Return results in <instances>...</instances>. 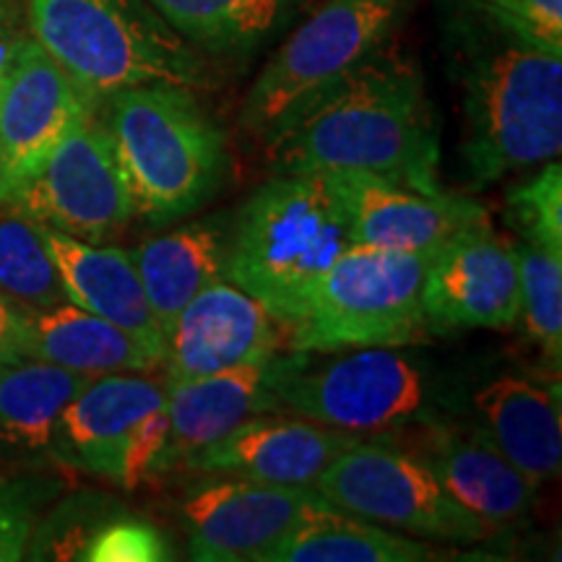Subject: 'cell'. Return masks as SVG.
<instances>
[{"label": "cell", "instance_id": "10", "mask_svg": "<svg viewBox=\"0 0 562 562\" xmlns=\"http://www.w3.org/2000/svg\"><path fill=\"white\" fill-rule=\"evenodd\" d=\"M5 206L83 243H108L136 220L128 180L100 110L11 188Z\"/></svg>", "mask_w": 562, "mask_h": 562}, {"label": "cell", "instance_id": "29", "mask_svg": "<svg viewBox=\"0 0 562 562\" xmlns=\"http://www.w3.org/2000/svg\"><path fill=\"white\" fill-rule=\"evenodd\" d=\"M505 222L526 245L562 258V167L560 159L539 165L529 180L505 193Z\"/></svg>", "mask_w": 562, "mask_h": 562}, {"label": "cell", "instance_id": "8", "mask_svg": "<svg viewBox=\"0 0 562 562\" xmlns=\"http://www.w3.org/2000/svg\"><path fill=\"white\" fill-rule=\"evenodd\" d=\"M438 250H344L286 331L290 351L412 347L430 336L422 286Z\"/></svg>", "mask_w": 562, "mask_h": 562}, {"label": "cell", "instance_id": "19", "mask_svg": "<svg viewBox=\"0 0 562 562\" xmlns=\"http://www.w3.org/2000/svg\"><path fill=\"white\" fill-rule=\"evenodd\" d=\"M42 227V224H40ZM58 266L68 302L115 323L125 334L165 360V331L154 318L133 252L108 243H83L50 227H42Z\"/></svg>", "mask_w": 562, "mask_h": 562}, {"label": "cell", "instance_id": "5", "mask_svg": "<svg viewBox=\"0 0 562 562\" xmlns=\"http://www.w3.org/2000/svg\"><path fill=\"white\" fill-rule=\"evenodd\" d=\"M271 389L279 412L355 435H381L453 417L451 389L406 347L277 351Z\"/></svg>", "mask_w": 562, "mask_h": 562}, {"label": "cell", "instance_id": "35", "mask_svg": "<svg viewBox=\"0 0 562 562\" xmlns=\"http://www.w3.org/2000/svg\"><path fill=\"white\" fill-rule=\"evenodd\" d=\"M26 37H30V24H26L24 0H0V81Z\"/></svg>", "mask_w": 562, "mask_h": 562}, {"label": "cell", "instance_id": "20", "mask_svg": "<svg viewBox=\"0 0 562 562\" xmlns=\"http://www.w3.org/2000/svg\"><path fill=\"white\" fill-rule=\"evenodd\" d=\"M472 409L484 435L533 484L550 482L562 467L560 389L505 375L490 378L472 393Z\"/></svg>", "mask_w": 562, "mask_h": 562}, {"label": "cell", "instance_id": "9", "mask_svg": "<svg viewBox=\"0 0 562 562\" xmlns=\"http://www.w3.org/2000/svg\"><path fill=\"white\" fill-rule=\"evenodd\" d=\"M313 490L355 516L432 544L472 547L492 537V526L448 495L417 456L381 435H364L336 456Z\"/></svg>", "mask_w": 562, "mask_h": 562}, {"label": "cell", "instance_id": "28", "mask_svg": "<svg viewBox=\"0 0 562 562\" xmlns=\"http://www.w3.org/2000/svg\"><path fill=\"white\" fill-rule=\"evenodd\" d=\"M518 294L526 331L544 351L547 360L560 364L562 357V258L533 248L516 245Z\"/></svg>", "mask_w": 562, "mask_h": 562}, {"label": "cell", "instance_id": "23", "mask_svg": "<svg viewBox=\"0 0 562 562\" xmlns=\"http://www.w3.org/2000/svg\"><path fill=\"white\" fill-rule=\"evenodd\" d=\"M451 554L315 497L266 562H432Z\"/></svg>", "mask_w": 562, "mask_h": 562}, {"label": "cell", "instance_id": "31", "mask_svg": "<svg viewBox=\"0 0 562 562\" xmlns=\"http://www.w3.org/2000/svg\"><path fill=\"white\" fill-rule=\"evenodd\" d=\"M60 492L58 476L19 474L0 480V562L26 560L34 531Z\"/></svg>", "mask_w": 562, "mask_h": 562}, {"label": "cell", "instance_id": "30", "mask_svg": "<svg viewBox=\"0 0 562 562\" xmlns=\"http://www.w3.org/2000/svg\"><path fill=\"white\" fill-rule=\"evenodd\" d=\"M123 508L102 492H79L53 503L34 531L26 560H81L94 531Z\"/></svg>", "mask_w": 562, "mask_h": 562}, {"label": "cell", "instance_id": "34", "mask_svg": "<svg viewBox=\"0 0 562 562\" xmlns=\"http://www.w3.org/2000/svg\"><path fill=\"white\" fill-rule=\"evenodd\" d=\"M167 451H170V414H167V406L161 404L146 414L136 425V430L131 432L128 446L123 451L117 487L136 490L138 484L151 480V476L170 472Z\"/></svg>", "mask_w": 562, "mask_h": 562}, {"label": "cell", "instance_id": "15", "mask_svg": "<svg viewBox=\"0 0 562 562\" xmlns=\"http://www.w3.org/2000/svg\"><path fill=\"white\" fill-rule=\"evenodd\" d=\"M281 351V323L258 300L216 279L182 307L165 341L167 385L206 378Z\"/></svg>", "mask_w": 562, "mask_h": 562}, {"label": "cell", "instance_id": "17", "mask_svg": "<svg viewBox=\"0 0 562 562\" xmlns=\"http://www.w3.org/2000/svg\"><path fill=\"white\" fill-rule=\"evenodd\" d=\"M167 402V381L151 372L91 378L60 414L50 463L117 484L123 451L146 414Z\"/></svg>", "mask_w": 562, "mask_h": 562}, {"label": "cell", "instance_id": "16", "mask_svg": "<svg viewBox=\"0 0 562 562\" xmlns=\"http://www.w3.org/2000/svg\"><path fill=\"white\" fill-rule=\"evenodd\" d=\"M362 438L297 414L266 412L193 453L186 469L281 487H313L323 469Z\"/></svg>", "mask_w": 562, "mask_h": 562}, {"label": "cell", "instance_id": "2", "mask_svg": "<svg viewBox=\"0 0 562 562\" xmlns=\"http://www.w3.org/2000/svg\"><path fill=\"white\" fill-rule=\"evenodd\" d=\"M461 89L463 182L474 191L560 157L562 55L513 37L467 0L446 21Z\"/></svg>", "mask_w": 562, "mask_h": 562}, {"label": "cell", "instance_id": "14", "mask_svg": "<svg viewBox=\"0 0 562 562\" xmlns=\"http://www.w3.org/2000/svg\"><path fill=\"white\" fill-rule=\"evenodd\" d=\"M381 438L417 456L448 495L492 529L521 521L533 508L539 484L513 467L480 425H459L453 417H438L381 432Z\"/></svg>", "mask_w": 562, "mask_h": 562}, {"label": "cell", "instance_id": "24", "mask_svg": "<svg viewBox=\"0 0 562 562\" xmlns=\"http://www.w3.org/2000/svg\"><path fill=\"white\" fill-rule=\"evenodd\" d=\"M24 357L60 364L91 378L161 368L144 344L74 302H63L47 311H26Z\"/></svg>", "mask_w": 562, "mask_h": 562}, {"label": "cell", "instance_id": "18", "mask_svg": "<svg viewBox=\"0 0 562 562\" xmlns=\"http://www.w3.org/2000/svg\"><path fill=\"white\" fill-rule=\"evenodd\" d=\"M328 178V175H326ZM349 222V243L381 250H440L487 209L451 191L422 193L375 178H331Z\"/></svg>", "mask_w": 562, "mask_h": 562}, {"label": "cell", "instance_id": "12", "mask_svg": "<svg viewBox=\"0 0 562 562\" xmlns=\"http://www.w3.org/2000/svg\"><path fill=\"white\" fill-rule=\"evenodd\" d=\"M195 484L180 505L188 558L199 562H266L318 492L220 476Z\"/></svg>", "mask_w": 562, "mask_h": 562}, {"label": "cell", "instance_id": "7", "mask_svg": "<svg viewBox=\"0 0 562 562\" xmlns=\"http://www.w3.org/2000/svg\"><path fill=\"white\" fill-rule=\"evenodd\" d=\"M404 0H323L250 83L240 125L269 149L389 42Z\"/></svg>", "mask_w": 562, "mask_h": 562}, {"label": "cell", "instance_id": "3", "mask_svg": "<svg viewBox=\"0 0 562 562\" xmlns=\"http://www.w3.org/2000/svg\"><path fill=\"white\" fill-rule=\"evenodd\" d=\"M136 216L151 229L172 227L206 206L229 172L227 136L178 83H140L100 102Z\"/></svg>", "mask_w": 562, "mask_h": 562}, {"label": "cell", "instance_id": "1", "mask_svg": "<svg viewBox=\"0 0 562 562\" xmlns=\"http://www.w3.org/2000/svg\"><path fill=\"white\" fill-rule=\"evenodd\" d=\"M273 172L375 178L440 193V138L425 79L396 53L364 63L269 146Z\"/></svg>", "mask_w": 562, "mask_h": 562}, {"label": "cell", "instance_id": "32", "mask_svg": "<svg viewBox=\"0 0 562 562\" xmlns=\"http://www.w3.org/2000/svg\"><path fill=\"white\" fill-rule=\"evenodd\" d=\"M175 558L178 554L167 533L128 508L110 516L81 554V560L89 562H165Z\"/></svg>", "mask_w": 562, "mask_h": 562}, {"label": "cell", "instance_id": "25", "mask_svg": "<svg viewBox=\"0 0 562 562\" xmlns=\"http://www.w3.org/2000/svg\"><path fill=\"white\" fill-rule=\"evenodd\" d=\"M91 375L21 357L0 368V456L50 461L60 414Z\"/></svg>", "mask_w": 562, "mask_h": 562}, {"label": "cell", "instance_id": "4", "mask_svg": "<svg viewBox=\"0 0 562 562\" xmlns=\"http://www.w3.org/2000/svg\"><path fill=\"white\" fill-rule=\"evenodd\" d=\"M349 222L326 175L273 172L232 214L224 279L290 328L318 281L349 250Z\"/></svg>", "mask_w": 562, "mask_h": 562}, {"label": "cell", "instance_id": "22", "mask_svg": "<svg viewBox=\"0 0 562 562\" xmlns=\"http://www.w3.org/2000/svg\"><path fill=\"white\" fill-rule=\"evenodd\" d=\"M229 229L232 214L220 211L203 220L178 222L172 232L131 250L165 341L182 307L216 279H224Z\"/></svg>", "mask_w": 562, "mask_h": 562}, {"label": "cell", "instance_id": "36", "mask_svg": "<svg viewBox=\"0 0 562 562\" xmlns=\"http://www.w3.org/2000/svg\"><path fill=\"white\" fill-rule=\"evenodd\" d=\"M24 307L0 294V368L24 357Z\"/></svg>", "mask_w": 562, "mask_h": 562}, {"label": "cell", "instance_id": "6", "mask_svg": "<svg viewBox=\"0 0 562 562\" xmlns=\"http://www.w3.org/2000/svg\"><path fill=\"white\" fill-rule=\"evenodd\" d=\"M34 40L97 100L140 83L209 89V58L149 0H24Z\"/></svg>", "mask_w": 562, "mask_h": 562}, {"label": "cell", "instance_id": "27", "mask_svg": "<svg viewBox=\"0 0 562 562\" xmlns=\"http://www.w3.org/2000/svg\"><path fill=\"white\" fill-rule=\"evenodd\" d=\"M0 294L24 311H47L68 302L42 227L9 206L0 214Z\"/></svg>", "mask_w": 562, "mask_h": 562}, {"label": "cell", "instance_id": "37", "mask_svg": "<svg viewBox=\"0 0 562 562\" xmlns=\"http://www.w3.org/2000/svg\"><path fill=\"white\" fill-rule=\"evenodd\" d=\"M9 195H11V178L9 172H5L3 157H0V211H3L5 203H9Z\"/></svg>", "mask_w": 562, "mask_h": 562}, {"label": "cell", "instance_id": "13", "mask_svg": "<svg viewBox=\"0 0 562 562\" xmlns=\"http://www.w3.org/2000/svg\"><path fill=\"white\" fill-rule=\"evenodd\" d=\"M91 97L37 40L26 37L0 81V157L11 188L37 170L55 146L97 115Z\"/></svg>", "mask_w": 562, "mask_h": 562}, {"label": "cell", "instance_id": "33", "mask_svg": "<svg viewBox=\"0 0 562 562\" xmlns=\"http://www.w3.org/2000/svg\"><path fill=\"white\" fill-rule=\"evenodd\" d=\"M482 16L539 50L562 55V0H467Z\"/></svg>", "mask_w": 562, "mask_h": 562}, {"label": "cell", "instance_id": "26", "mask_svg": "<svg viewBox=\"0 0 562 562\" xmlns=\"http://www.w3.org/2000/svg\"><path fill=\"white\" fill-rule=\"evenodd\" d=\"M203 58L248 60L297 16L302 0H149Z\"/></svg>", "mask_w": 562, "mask_h": 562}, {"label": "cell", "instance_id": "21", "mask_svg": "<svg viewBox=\"0 0 562 562\" xmlns=\"http://www.w3.org/2000/svg\"><path fill=\"white\" fill-rule=\"evenodd\" d=\"M271 360L240 364L206 378L167 385L170 414V472L186 467L193 453L222 440L243 422L266 412H279L271 389Z\"/></svg>", "mask_w": 562, "mask_h": 562}, {"label": "cell", "instance_id": "11", "mask_svg": "<svg viewBox=\"0 0 562 562\" xmlns=\"http://www.w3.org/2000/svg\"><path fill=\"white\" fill-rule=\"evenodd\" d=\"M422 311L430 331H505L518 323L516 245L503 240L490 220L461 229L435 252L425 286Z\"/></svg>", "mask_w": 562, "mask_h": 562}]
</instances>
